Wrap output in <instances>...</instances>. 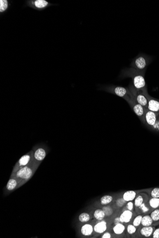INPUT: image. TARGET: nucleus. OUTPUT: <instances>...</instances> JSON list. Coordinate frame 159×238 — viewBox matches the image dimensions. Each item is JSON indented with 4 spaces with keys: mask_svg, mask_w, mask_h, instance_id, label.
I'll return each instance as SVG.
<instances>
[{
    "mask_svg": "<svg viewBox=\"0 0 159 238\" xmlns=\"http://www.w3.org/2000/svg\"><path fill=\"white\" fill-rule=\"evenodd\" d=\"M153 223H159V209H154L150 214Z\"/></svg>",
    "mask_w": 159,
    "mask_h": 238,
    "instance_id": "obj_22",
    "label": "nucleus"
},
{
    "mask_svg": "<svg viewBox=\"0 0 159 238\" xmlns=\"http://www.w3.org/2000/svg\"><path fill=\"white\" fill-rule=\"evenodd\" d=\"M32 158V154L31 153H29V154L23 156L20 159L17 164L16 165L15 170L17 171L23 167L28 166V164L31 162Z\"/></svg>",
    "mask_w": 159,
    "mask_h": 238,
    "instance_id": "obj_2",
    "label": "nucleus"
},
{
    "mask_svg": "<svg viewBox=\"0 0 159 238\" xmlns=\"http://www.w3.org/2000/svg\"><path fill=\"white\" fill-rule=\"evenodd\" d=\"M127 207L128 209L130 211H132L133 209V204L132 201H128L127 204Z\"/></svg>",
    "mask_w": 159,
    "mask_h": 238,
    "instance_id": "obj_34",
    "label": "nucleus"
},
{
    "mask_svg": "<svg viewBox=\"0 0 159 238\" xmlns=\"http://www.w3.org/2000/svg\"><path fill=\"white\" fill-rule=\"evenodd\" d=\"M145 120L147 124L149 126H154L156 122V114L155 112L151 111H147L145 115Z\"/></svg>",
    "mask_w": 159,
    "mask_h": 238,
    "instance_id": "obj_4",
    "label": "nucleus"
},
{
    "mask_svg": "<svg viewBox=\"0 0 159 238\" xmlns=\"http://www.w3.org/2000/svg\"><path fill=\"white\" fill-rule=\"evenodd\" d=\"M142 216L139 215L135 217L134 220L133 221V225L135 227H139L140 225H141V219H142Z\"/></svg>",
    "mask_w": 159,
    "mask_h": 238,
    "instance_id": "obj_26",
    "label": "nucleus"
},
{
    "mask_svg": "<svg viewBox=\"0 0 159 238\" xmlns=\"http://www.w3.org/2000/svg\"><path fill=\"white\" fill-rule=\"evenodd\" d=\"M135 65L137 68L140 70L144 69L148 64L147 58L144 56H140L135 61Z\"/></svg>",
    "mask_w": 159,
    "mask_h": 238,
    "instance_id": "obj_7",
    "label": "nucleus"
},
{
    "mask_svg": "<svg viewBox=\"0 0 159 238\" xmlns=\"http://www.w3.org/2000/svg\"><path fill=\"white\" fill-rule=\"evenodd\" d=\"M93 227L90 224H86L83 225L81 228V233L85 236H89L92 234L93 232Z\"/></svg>",
    "mask_w": 159,
    "mask_h": 238,
    "instance_id": "obj_11",
    "label": "nucleus"
},
{
    "mask_svg": "<svg viewBox=\"0 0 159 238\" xmlns=\"http://www.w3.org/2000/svg\"><path fill=\"white\" fill-rule=\"evenodd\" d=\"M133 216V212L129 210L124 211L120 215V221L122 223H128L130 221Z\"/></svg>",
    "mask_w": 159,
    "mask_h": 238,
    "instance_id": "obj_10",
    "label": "nucleus"
},
{
    "mask_svg": "<svg viewBox=\"0 0 159 238\" xmlns=\"http://www.w3.org/2000/svg\"><path fill=\"white\" fill-rule=\"evenodd\" d=\"M154 230L155 228L153 226H142V227L140 230V234L144 237H151L152 235Z\"/></svg>",
    "mask_w": 159,
    "mask_h": 238,
    "instance_id": "obj_8",
    "label": "nucleus"
},
{
    "mask_svg": "<svg viewBox=\"0 0 159 238\" xmlns=\"http://www.w3.org/2000/svg\"><path fill=\"white\" fill-rule=\"evenodd\" d=\"M151 208L154 210L159 208V198H151L148 202Z\"/></svg>",
    "mask_w": 159,
    "mask_h": 238,
    "instance_id": "obj_17",
    "label": "nucleus"
},
{
    "mask_svg": "<svg viewBox=\"0 0 159 238\" xmlns=\"http://www.w3.org/2000/svg\"><path fill=\"white\" fill-rule=\"evenodd\" d=\"M103 210L104 211L105 215L107 216L110 215L113 212V210L109 206L104 207Z\"/></svg>",
    "mask_w": 159,
    "mask_h": 238,
    "instance_id": "obj_31",
    "label": "nucleus"
},
{
    "mask_svg": "<svg viewBox=\"0 0 159 238\" xmlns=\"http://www.w3.org/2000/svg\"><path fill=\"white\" fill-rule=\"evenodd\" d=\"M125 225H123L121 223L117 224L113 228L114 232L117 235L122 234L125 231Z\"/></svg>",
    "mask_w": 159,
    "mask_h": 238,
    "instance_id": "obj_16",
    "label": "nucleus"
},
{
    "mask_svg": "<svg viewBox=\"0 0 159 238\" xmlns=\"http://www.w3.org/2000/svg\"><path fill=\"white\" fill-rule=\"evenodd\" d=\"M149 207H148L146 205V202H144L141 206H139L138 208H139L140 211L142 212V213H146L150 211Z\"/></svg>",
    "mask_w": 159,
    "mask_h": 238,
    "instance_id": "obj_27",
    "label": "nucleus"
},
{
    "mask_svg": "<svg viewBox=\"0 0 159 238\" xmlns=\"http://www.w3.org/2000/svg\"><path fill=\"white\" fill-rule=\"evenodd\" d=\"M150 195L152 198H159V188L156 187L152 190Z\"/></svg>",
    "mask_w": 159,
    "mask_h": 238,
    "instance_id": "obj_29",
    "label": "nucleus"
},
{
    "mask_svg": "<svg viewBox=\"0 0 159 238\" xmlns=\"http://www.w3.org/2000/svg\"><path fill=\"white\" fill-rule=\"evenodd\" d=\"M114 93L116 95L120 96L123 97L127 94V91L126 88L123 87H116L114 89Z\"/></svg>",
    "mask_w": 159,
    "mask_h": 238,
    "instance_id": "obj_20",
    "label": "nucleus"
},
{
    "mask_svg": "<svg viewBox=\"0 0 159 238\" xmlns=\"http://www.w3.org/2000/svg\"><path fill=\"white\" fill-rule=\"evenodd\" d=\"M34 169V168L31 166L23 167L17 171L16 173V177L21 180H28L33 174Z\"/></svg>",
    "mask_w": 159,
    "mask_h": 238,
    "instance_id": "obj_1",
    "label": "nucleus"
},
{
    "mask_svg": "<svg viewBox=\"0 0 159 238\" xmlns=\"http://www.w3.org/2000/svg\"><path fill=\"white\" fill-rule=\"evenodd\" d=\"M17 182L15 178H11L9 180L6 188L8 191H12L17 186Z\"/></svg>",
    "mask_w": 159,
    "mask_h": 238,
    "instance_id": "obj_19",
    "label": "nucleus"
},
{
    "mask_svg": "<svg viewBox=\"0 0 159 238\" xmlns=\"http://www.w3.org/2000/svg\"><path fill=\"white\" fill-rule=\"evenodd\" d=\"M147 198H145L144 196H143L142 195H139L136 197V198L135 199V201H134V205L136 207H139V206H141L144 202H146L147 201Z\"/></svg>",
    "mask_w": 159,
    "mask_h": 238,
    "instance_id": "obj_18",
    "label": "nucleus"
},
{
    "mask_svg": "<svg viewBox=\"0 0 159 238\" xmlns=\"http://www.w3.org/2000/svg\"><path fill=\"white\" fill-rule=\"evenodd\" d=\"M48 3L45 1L43 0H38L35 2V5L37 7L39 8L44 7L47 5Z\"/></svg>",
    "mask_w": 159,
    "mask_h": 238,
    "instance_id": "obj_25",
    "label": "nucleus"
},
{
    "mask_svg": "<svg viewBox=\"0 0 159 238\" xmlns=\"http://www.w3.org/2000/svg\"><path fill=\"white\" fill-rule=\"evenodd\" d=\"M90 215L86 212H83L79 215V221L82 223H85L88 222L90 220Z\"/></svg>",
    "mask_w": 159,
    "mask_h": 238,
    "instance_id": "obj_24",
    "label": "nucleus"
},
{
    "mask_svg": "<svg viewBox=\"0 0 159 238\" xmlns=\"http://www.w3.org/2000/svg\"><path fill=\"white\" fill-rule=\"evenodd\" d=\"M0 11L3 12L5 11L8 7V3L7 1L1 0L0 1Z\"/></svg>",
    "mask_w": 159,
    "mask_h": 238,
    "instance_id": "obj_30",
    "label": "nucleus"
},
{
    "mask_svg": "<svg viewBox=\"0 0 159 238\" xmlns=\"http://www.w3.org/2000/svg\"><path fill=\"white\" fill-rule=\"evenodd\" d=\"M153 221L150 215H145L142 216L141 225L142 226H150L153 225Z\"/></svg>",
    "mask_w": 159,
    "mask_h": 238,
    "instance_id": "obj_14",
    "label": "nucleus"
},
{
    "mask_svg": "<svg viewBox=\"0 0 159 238\" xmlns=\"http://www.w3.org/2000/svg\"><path fill=\"white\" fill-rule=\"evenodd\" d=\"M145 80L144 77L141 75L135 76L133 79V85L135 88L137 89H141L145 86Z\"/></svg>",
    "mask_w": 159,
    "mask_h": 238,
    "instance_id": "obj_3",
    "label": "nucleus"
},
{
    "mask_svg": "<svg viewBox=\"0 0 159 238\" xmlns=\"http://www.w3.org/2000/svg\"><path fill=\"white\" fill-rule=\"evenodd\" d=\"M120 222H121L120 218H116V219H115V220H114V223H115V225L119 223Z\"/></svg>",
    "mask_w": 159,
    "mask_h": 238,
    "instance_id": "obj_36",
    "label": "nucleus"
},
{
    "mask_svg": "<svg viewBox=\"0 0 159 238\" xmlns=\"http://www.w3.org/2000/svg\"><path fill=\"white\" fill-rule=\"evenodd\" d=\"M136 227H135L133 224H129L127 226V232L130 234H133L136 231Z\"/></svg>",
    "mask_w": 159,
    "mask_h": 238,
    "instance_id": "obj_28",
    "label": "nucleus"
},
{
    "mask_svg": "<svg viewBox=\"0 0 159 238\" xmlns=\"http://www.w3.org/2000/svg\"><path fill=\"white\" fill-rule=\"evenodd\" d=\"M147 108L149 110L157 113L159 111V101L153 99H150L148 100V103Z\"/></svg>",
    "mask_w": 159,
    "mask_h": 238,
    "instance_id": "obj_6",
    "label": "nucleus"
},
{
    "mask_svg": "<svg viewBox=\"0 0 159 238\" xmlns=\"http://www.w3.org/2000/svg\"><path fill=\"white\" fill-rule=\"evenodd\" d=\"M152 238H159V228L156 229L154 230L152 235Z\"/></svg>",
    "mask_w": 159,
    "mask_h": 238,
    "instance_id": "obj_33",
    "label": "nucleus"
},
{
    "mask_svg": "<svg viewBox=\"0 0 159 238\" xmlns=\"http://www.w3.org/2000/svg\"><path fill=\"white\" fill-rule=\"evenodd\" d=\"M107 228V223L105 221H102L97 223L93 227L95 232L97 233H103L106 231Z\"/></svg>",
    "mask_w": 159,
    "mask_h": 238,
    "instance_id": "obj_9",
    "label": "nucleus"
},
{
    "mask_svg": "<svg viewBox=\"0 0 159 238\" xmlns=\"http://www.w3.org/2000/svg\"><path fill=\"white\" fill-rule=\"evenodd\" d=\"M46 152L45 149L42 148H37L34 154V157L36 162H42L46 157Z\"/></svg>",
    "mask_w": 159,
    "mask_h": 238,
    "instance_id": "obj_5",
    "label": "nucleus"
},
{
    "mask_svg": "<svg viewBox=\"0 0 159 238\" xmlns=\"http://www.w3.org/2000/svg\"><path fill=\"white\" fill-rule=\"evenodd\" d=\"M133 110L135 112V114L138 116V117H142L144 114V108L141 105L139 104L135 103L133 105Z\"/></svg>",
    "mask_w": 159,
    "mask_h": 238,
    "instance_id": "obj_15",
    "label": "nucleus"
},
{
    "mask_svg": "<svg viewBox=\"0 0 159 238\" xmlns=\"http://www.w3.org/2000/svg\"><path fill=\"white\" fill-rule=\"evenodd\" d=\"M136 100L138 103L143 107H147L148 103V99L146 98V96L144 94L138 93L137 94Z\"/></svg>",
    "mask_w": 159,
    "mask_h": 238,
    "instance_id": "obj_12",
    "label": "nucleus"
},
{
    "mask_svg": "<svg viewBox=\"0 0 159 238\" xmlns=\"http://www.w3.org/2000/svg\"><path fill=\"white\" fill-rule=\"evenodd\" d=\"M102 238H111V235L109 232H105L104 234L102 236Z\"/></svg>",
    "mask_w": 159,
    "mask_h": 238,
    "instance_id": "obj_35",
    "label": "nucleus"
},
{
    "mask_svg": "<svg viewBox=\"0 0 159 238\" xmlns=\"http://www.w3.org/2000/svg\"><path fill=\"white\" fill-rule=\"evenodd\" d=\"M113 200V197L107 195L102 197L100 199V204L102 205H107L110 204Z\"/></svg>",
    "mask_w": 159,
    "mask_h": 238,
    "instance_id": "obj_23",
    "label": "nucleus"
},
{
    "mask_svg": "<svg viewBox=\"0 0 159 238\" xmlns=\"http://www.w3.org/2000/svg\"><path fill=\"white\" fill-rule=\"evenodd\" d=\"M136 196V193L134 191H128L124 193L123 198L126 201H132L135 199Z\"/></svg>",
    "mask_w": 159,
    "mask_h": 238,
    "instance_id": "obj_13",
    "label": "nucleus"
},
{
    "mask_svg": "<svg viewBox=\"0 0 159 238\" xmlns=\"http://www.w3.org/2000/svg\"><path fill=\"white\" fill-rule=\"evenodd\" d=\"M125 201L123 199V198H122V199H119L116 201V204L118 207H122L123 206V205L125 204Z\"/></svg>",
    "mask_w": 159,
    "mask_h": 238,
    "instance_id": "obj_32",
    "label": "nucleus"
},
{
    "mask_svg": "<svg viewBox=\"0 0 159 238\" xmlns=\"http://www.w3.org/2000/svg\"><path fill=\"white\" fill-rule=\"evenodd\" d=\"M105 216V213H104V211H103V210H96L94 212V217L97 220H103Z\"/></svg>",
    "mask_w": 159,
    "mask_h": 238,
    "instance_id": "obj_21",
    "label": "nucleus"
}]
</instances>
